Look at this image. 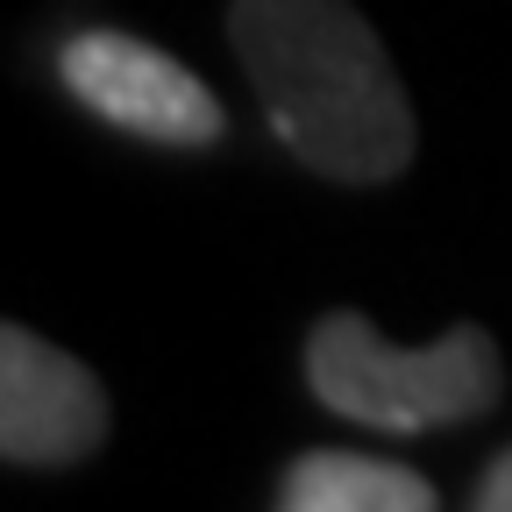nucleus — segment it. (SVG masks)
Instances as JSON below:
<instances>
[{
	"instance_id": "1",
	"label": "nucleus",
	"mask_w": 512,
	"mask_h": 512,
	"mask_svg": "<svg viewBox=\"0 0 512 512\" xmlns=\"http://www.w3.org/2000/svg\"><path fill=\"white\" fill-rule=\"evenodd\" d=\"M228 43L271 136L313 178L392 185L413 164V100L392 72V50L349 0H235Z\"/></svg>"
},
{
	"instance_id": "2",
	"label": "nucleus",
	"mask_w": 512,
	"mask_h": 512,
	"mask_svg": "<svg viewBox=\"0 0 512 512\" xmlns=\"http://www.w3.org/2000/svg\"><path fill=\"white\" fill-rule=\"evenodd\" d=\"M306 392L370 434H441L498 413L505 363L477 320H456L427 349H399L356 306H335L306 335Z\"/></svg>"
},
{
	"instance_id": "3",
	"label": "nucleus",
	"mask_w": 512,
	"mask_h": 512,
	"mask_svg": "<svg viewBox=\"0 0 512 512\" xmlns=\"http://www.w3.org/2000/svg\"><path fill=\"white\" fill-rule=\"evenodd\" d=\"M57 79L86 114H100L121 136H143L164 150H214L228 136V114L207 93L200 72L143 36L121 29H79L72 43L57 50Z\"/></svg>"
},
{
	"instance_id": "4",
	"label": "nucleus",
	"mask_w": 512,
	"mask_h": 512,
	"mask_svg": "<svg viewBox=\"0 0 512 512\" xmlns=\"http://www.w3.org/2000/svg\"><path fill=\"white\" fill-rule=\"evenodd\" d=\"M107 441V392L100 377L64 356L57 342L29 335L22 320L0 328V456L15 470H72Z\"/></svg>"
},
{
	"instance_id": "5",
	"label": "nucleus",
	"mask_w": 512,
	"mask_h": 512,
	"mask_svg": "<svg viewBox=\"0 0 512 512\" xmlns=\"http://www.w3.org/2000/svg\"><path fill=\"white\" fill-rule=\"evenodd\" d=\"M278 512H434V484L406 463H384V456H356V448H306V456L285 463Z\"/></svg>"
},
{
	"instance_id": "6",
	"label": "nucleus",
	"mask_w": 512,
	"mask_h": 512,
	"mask_svg": "<svg viewBox=\"0 0 512 512\" xmlns=\"http://www.w3.org/2000/svg\"><path fill=\"white\" fill-rule=\"evenodd\" d=\"M470 505H477V512H512V448H498V456L484 463V477H477Z\"/></svg>"
}]
</instances>
